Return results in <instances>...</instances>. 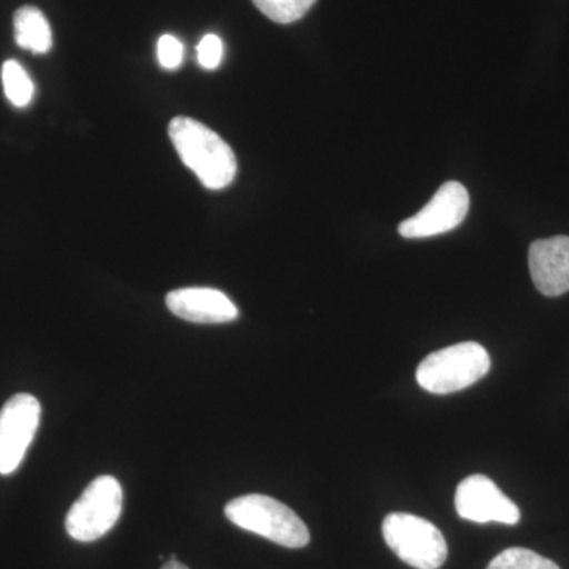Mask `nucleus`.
<instances>
[{
  "instance_id": "f257e3e1",
  "label": "nucleus",
  "mask_w": 569,
  "mask_h": 569,
  "mask_svg": "<svg viewBox=\"0 0 569 569\" xmlns=\"http://www.w3.org/2000/svg\"><path fill=\"white\" fill-rule=\"evenodd\" d=\"M168 132L183 164L204 187L220 190L233 182L238 160L233 149L213 130L192 118L179 116L170 122Z\"/></svg>"
},
{
  "instance_id": "f03ea898",
  "label": "nucleus",
  "mask_w": 569,
  "mask_h": 569,
  "mask_svg": "<svg viewBox=\"0 0 569 569\" xmlns=\"http://www.w3.org/2000/svg\"><path fill=\"white\" fill-rule=\"evenodd\" d=\"M224 516L239 529L252 531L283 548H306L310 541L305 520L276 498L249 493L224 507Z\"/></svg>"
},
{
  "instance_id": "7ed1b4c3",
  "label": "nucleus",
  "mask_w": 569,
  "mask_h": 569,
  "mask_svg": "<svg viewBox=\"0 0 569 569\" xmlns=\"http://www.w3.org/2000/svg\"><path fill=\"white\" fill-rule=\"evenodd\" d=\"M490 356L477 342H462L433 351L418 366L419 387L432 395H451L488 376Z\"/></svg>"
},
{
  "instance_id": "20e7f679",
  "label": "nucleus",
  "mask_w": 569,
  "mask_h": 569,
  "mask_svg": "<svg viewBox=\"0 0 569 569\" xmlns=\"http://www.w3.org/2000/svg\"><path fill=\"white\" fill-rule=\"evenodd\" d=\"M381 530L388 548L410 567L438 569L448 559L447 539L429 520L392 512L385 518Z\"/></svg>"
},
{
  "instance_id": "39448f33",
  "label": "nucleus",
  "mask_w": 569,
  "mask_h": 569,
  "mask_svg": "<svg viewBox=\"0 0 569 569\" xmlns=\"http://www.w3.org/2000/svg\"><path fill=\"white\" fill-rule=\"evenodd\" d=\"M122 507L123 492L118 479L107 475L96 478L70 508L67 533L74 541H97L118 523Z\"/></svg>"
},
{
  "instance_id": "423d86ee",
  "label": "nucleus",
  "mask_w": 569,
  "mask_h": 569,
  "mask_svg": "<svg viewBox=\"0 0 569 569\" xmlns=\"http://www.w3.org/2000/svg\"><path fill=\"white\" fill-rule=\"evenodd\" d=\"M41 406L32 395L7 400L0 410V475L18 470L40 426Z\"/></svg>"
},
{
  "instance_id": "0eeeda50",
  "label": "nucleus",
  "mask_w": 569,
  "mask_h": 569,
  "mask_svg": "<svg viewBox=\"0 0 569 569\" xmlns=\"http://www.w3.org/2000/svg\"><path fill=\"white\" fill-rule=\"evenodd\" d=\"M470 194L460 182L443 183L432 200L418 213L399 224V234L407 239L432 238L448 233L466 220Z\"/></svg>"
},
{
  "instance_id": "6e6552de",
  "label": "nucleus",
  "mask_w": 569,
  "mask_h": 569,
  "mask_svg": "<svg viewBox=\"0 0 569 569\" xmlns=\"http://www.w3.org/2000/svg\"><path fill=\"white\" fill-rule=\"evenodd\" d=\"M455 503L460 518L471 522L516 526L520 520L518 505L485 475L463 479L456 490Z\"/></svg>"
},
{
  "instance_id": "1a4fd4ad",
  "label": "nucleus",
  "mask_w": 569,
  "mask_h": 569,
  "mask_svg": "<svg viewBox=\"0 0 569 569\" xmlns=\"http://www.w3.org/2000/svg\"><path fill=\"white\" fill-rule=\"evenodd\" d=\"M531 280L539 293L557 298L569 291V236L538 239L530 246Z\"/></svg>"
},
{
  "instance_id": "9d476101",
  "label": "nucleus",
  "mask_w": 569,
  "mask_h": 569,
  "mask_svg": "<svg viewBox=\"0 0 569 569\" xmlns=\"http://www.w3.org/2000/svg\"><path fill=\"white\" fill-rule=\"evenodd\" d=\"M171 313L190 323L222 325L239 317L238 307L216 288L192 287L171 291L167 296Z\"/></svg>"
},
{
  "instance_id": "9b49d317",
  "label": "nucleus",
  "mask_w": 569,
  "mask_h": 569,
  "mask_svg": "<svg viewBox=\"0 0 569 569\" xmlns=\"http://www.w3.org/2000/svg\"><path fill=\"white\" fill-rule=\"evenodd\" d=\"M14 40L22 50L47 54L52 47L50 22L37 7H21L13 18Z\"/></svg>"
},
{
  "instance_id": "f8f14e48",
  "label": "nucleus",
  "mask_w": 569,
  "mask_h": 569,
  "mask_svg": "<svg viewBox=\"0 0 569 569\" xmlns=\"http://www.w3.org/2000/svg\"><path fill=\"white\" fill-rule=\"evenodd\" d=\"M3 91L7 99L17 108H26L32 102L36 86L24 67L17 61H7L2 67Z\"/></svg>"
},
{
  "instance_id": "ddd939ff",
  "label": "nucleus",
  "mask_w": 569,
  "mask_h": 569,
  "mask_svg": "<svg viewBox=\"0 0 569 569\" xmlns=\"http://www.w3.org/2000/svg\"><path fill=\"white\" fill-rule=\"evenodd\" d=\"M257 9L269 20L291 24L305 18L317 0H252Z\"/></svg>"
},
{
  "instance_id": "4468645a",
  "label": "nucleus",
  "mask_w": 569,
  "mask_h": 569,
  "mask_svg": "<svg viewBox=\"0 0 569 569\" xmlns=\"http://www.w3.org/2000/svg\"><path fill=\"white\" fill-rule=\"evenodd\" d=\"M488 569H560L552 560L530 549L509 548L490 561Z\"/></svg>"
},
{
  "instance_id": "2eb2a0df",
  "label": "nucleus",
  "mask_w": 569,
  "mask_h": 569,
  "mask_svg": "<svg viewBox=\"0 0 569 569\" xmlns=\"http://www.w3.org/2000/svg\"><path fill=\"white\" fill-rule=\"evenodd\" d=\"M198 62L204 70H216L222 63L223 41L216 33H208L198 43Z\"/></svg>"
},
{
  "instance_id": "dca6fc26",
  "label": "nucleus",
  "mask_w": 569,
  "mask_h": 569,
  "mask_svg": "<svg viewBox=\"0 0 569 569\" xmlns=\"http://www.w3.org/2000/svg\"><path fill=\"white\" fill-rule=\"evenodd\" d=\"M157 58H159L160 66L167 70H176L182 66L183 61V47L181 40L176 39L174 36L160 37L157 43Z\"/></svg>"
},
{
  "instance_id": "f3484780",
  "label": "nucleus",
  "mask_w": 569,
  "mask_h": 569,
  "mask_svg": "<svg viewBox=\"0 0 569 569\" xmlns=\"http://www.w3.org/2000/svg\"><path fill=\"white\" fill-rule=\"evenodd\" d=\"M162 569H189L186 565L181 563L176 556H171V559L163 565Z\"/></svg>"
}]
</instances>
